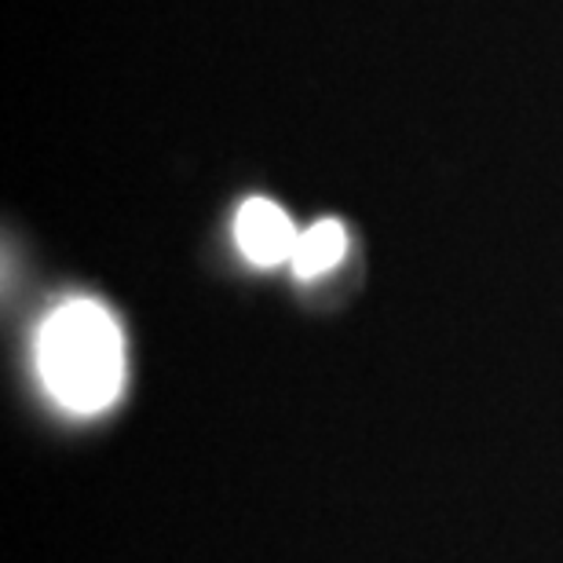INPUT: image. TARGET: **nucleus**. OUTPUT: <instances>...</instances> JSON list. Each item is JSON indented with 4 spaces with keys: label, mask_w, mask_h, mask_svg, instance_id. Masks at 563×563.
Here are the masks:
<instances>
[{
    "label": "nucleus",
    "mask_w": 563,
    "mask_h": 563,
    "mask_svg": "<svg viewBox=\"0 0 563 563\" xmlns=\"http://www.w3.org/2000/svg\"><path fill=\"white\" fill-rule=\"evenodd\" d=\"M37 369L48 396L70 413L114 407L125 388V336L99 300H66L37 336Z\"/></svg>",
    "instance_id": "nucleus-1"
},
{
    "label": "nucleus",
    "mask_w": 563,
    "mask_h": 563,
    "mask_svg": "<svg viewBox=\"0 0 563 563\" xmlns=\"http://www.w3.org/2000/svg\"><path fill=\"white\" fill-rule=\"evenodd\" d=\"M297 239L300 231L292 228V220L275 201L267 198L242 201L239 217H234V242H239L245 261H253L256 267L289 264L292 250H297Z\"/></svg>",
    "instance_id": "nucleus-2"
},
{
    "label": "nucleus",
    "mask_w": 563,
    "mask_h": 563,
    "mask_svg": "<svg viewBox=\"0 0 563 563\" xmlns=\"http://www.w3.org/2000/svg\"><path fill=\"white\" fill-rule=\"evenodd\" d=\"M344 250H347L344 223L341 220H319V223H311L308 231H300L289 267L297 278H319L344 261Z\"/></svg>",
    "instance_id": "nucleus-3"
}]
</instances>
